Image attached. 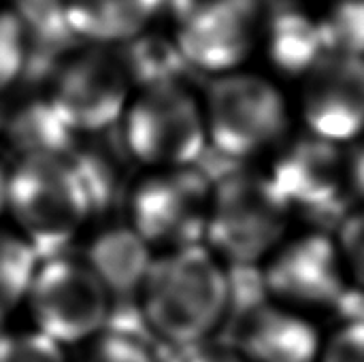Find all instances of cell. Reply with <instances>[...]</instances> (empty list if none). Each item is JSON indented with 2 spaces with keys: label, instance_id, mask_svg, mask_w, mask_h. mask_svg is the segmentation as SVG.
Instances as JSON below:
<instances>
[{
  "label": "cell",
  "instance_id": "603a6c76",
  "mask_svg": "<svg viewBox=\"0 0 364 362\" xmlns=\"http://www.w3.org/2000/svg\"><path fill=\"white\" fill-rule=\"evenodd\" d=\"M0 362H68V358L60 344L32 329L0 337Z\"/></svg>",
  "mask_w": 364,
  "mask_h": 362
},
{
  "label": "cell",
  "instance_id": "ac0fdd59",
  "mask_svg": "<svg viewBox=\"0 0 364 362\" xmlns=\"http://www.w3.org/2000/svg\"><path fill=\"white\" fill-rule=\"evenodd\" d=\"M130 81H136L143 90L177 83V77L188 66L177 43L162 36H134L128 41L124 55L119 58Z\"/></svg>",
  "mask_w": 364,
  "mask_h": 362
},
{
  "label": "cell",
  "instance_id": "5bb4252c",
  "mask_svg": "<svg viewBox=\"0 0 364 362\" xmlns=\"http://www.w3.org/2000/svg\"><path fill=\"white\" fill-rule=\"evenodd\" d=\"M154 258L156 252L128 224L94 235L83 256L111 297H139Z\"/></svg>",
  "mask_w": 364,
  "mask_h": 362
},
{
  "label": "cell",
  "instance_id": "9c48e42d",
  "mask_svg": "<svg viewBox=\"0 0 364 362\" xmlns=\"http://www.w3.org/2000/svg\"><path fill=\"white\" fill-rule=\"evenodd\" d=\"M130 85L119 58L83 51L64 62L47 100L73 134H94L124 119Z\"/></svg>",
  "mask_w": 364,
  "mask_h": 362
},
{
  "label": "cell",
  "instance_id": "ba28073f",
  "mask_svg": "<svg viewBox=\"0 0 364 362\" xmlns=\"http://www.w3.org/2000/svg\"><path fill=\"white\" fill-rule=\"evenodd\" d=\"M262 267L269 299L301 314L337 305L350 284L335 237L320 230L288 237Z\"/></svg>",
  "mask_w": 364,
  "mask_h": 362
},
{
  "label": "cell",
  "instance_id": "d4e9b609",
  "mask_svg": "<svg viewBox=\"0 0 364 362\" xmlns=\"http://www.w3.org/2000/svg\"><path fill=\"white\" fill-rule=\"evenodd\" d=\"M318 362H364V320H348L324 339Z\"/></svg>",
  "mask_w": 364,
  "mask_h": 362
},
{
  "label": "cell",
  "instance_id": "277c9868",
  "mask_svg": "<svg viewBox=\"0 0 364 362\" xmlns=\"http://www.w3.org/2000/svg\"><path fill=\"white\" fill-rule=\"evenodd\" d=\"M203 111L209 143L237 160L282 147L290 126L284 94L269 79L250 73L218 77L209 85Z\"/></svg>",
  "mask_w": 364,
  "mask_h": 362
},
{
  "label": "cell",
  "instance_id": "d6986e66",
  "mask_svg": "<svg viewBox=\"0 0 364 362\" xmlns=\"http://www.w3.org/2000/svg\"><path fill=\"white\" fill-rule=\"evenodd\" d=\"M36 269V250L15 228L0 226V322L26 303Z\"/></svg>",
  "mask_w": 364,
  "mask_h": 362
},
{
  "label": "cell",
  "instance_id": "7402d4cb",
  "mask_svg": "<svg viewBox=\"0 0 364 362\" xmlns=\"http://www.w3.org/2000/svg\"><path fill=\"white\" fill-rule=\"evenodd\" d=\"M26 23L23 19L0 6V94L6 92L26 66Z\"/></svg>",
  "mask_w": 364,
  "mask_h": 362
},
{
  "label": "cell",
  "instance_id": "8992f818",
  "mask_svg": "<svg viewBox=\"0 0 364 362\" xmlns=\"http://www.w3.org/2000/svg\"><path fill=\"white\" fill-rule=\"evenodd\" d=\"M211 192L194 166L149 171L130 190L128 226L154 252L205 245Z\"/></svg>",
  "mask_w": 364,
  "mask_h": 362
},
{
  "label": "cell",
  "instance_id": "484cf974",
  "mask_svg": "<svg viewBox=\"0 0 364 362\" xmlns=\"http://www.w3.org/2000/svg\"><path fill=\"white\" fill-rule=\"evenodd\" d=\"M346 181L348 192L364 205V137L346 149Z\"/></svg>",
  "mask_w": 364,
  "mask_h": 362
},
{
  "label": "cell",
  "instance_id": "2e32d148",
  "mask_svg": "<svg viewBox=\"0 0 364 362\" xmlns=\"http://www.w3.org/2000/svg\"><path fill=\"white\" fill-rule=\"evenodd\" d=\"M64 17L70 32L94 41H130L147 21L134 0H66Z\"/></svg>",
  "mask_w": 364,
  "mask_h": 362
},
{
  "label": "cell",
  "instance_id": "44dd1931",
  "mask_svg": "<svg viewBox=\"0 0 364 362\" xmlns=\"http://www.w3.org/2000/svg\"><path fill=\"white\" fill-rule=\"evenodd\" d=\"M73 362H156L151 348L136 335L102 331L85 341Z\"/></svg>",
  "mask_w": 364,
  "mask_h": 362
},
{
  "label": "cell",
  "instance_id": "e0dca14e",
  "mask_svg": "<svg viewBox=\"0 0 364 362\" xmlns=\"http://www.w3.org/2000/svg\"><path fill=\"white\" fill-rule=\"evenodd\" d=\"M6 134L19 158L43 154H68L73 132L58 117L49 100L30 102L13 113ZM17 158V160H19Z\"/></svg>",
  "mask_w": 364,
  "mask_h": 362
},
{
  "label": "cell",
  "instance_id": "5b68a950",
  "mask_svg": "<svg viewBox=\"0 0 364 362\" xmlns=\"http://www.w3.org/2000/svg\"><path fill=\"white\" fill-rule=\"evenodd\" d=\"M124 143L149 171L194 166L209 143L203 105L179 83L145 87L124 113Z\"/></svg>",
  "mask_w": 364,
  "mask_h": 362
},
{
  "label": "cell",
  "instance_id": "30bf717a",
  "mask_svg": "<svg viewBox=\"0 0 364 362\" xmlns=\"http://www.w3.org/2000/svg\"><path fill=\"white\" fill-rule=\"evenodd\" d=\"M177 47L183 60L209 73L228 75L254 43L258 0H175Z\"/></svg>",
  "mask_w": 364,
  "mask_h": 362
},
{
  "label": "cell",
  "instance_id": "4316f807",
  "mask_svg": "<svg viewBox=\"0 0 364 362\" xmlns=\"http://www.w3.org/2000/svg\"><path fill=\"white\" fill-rule=\"evenodd\" d=\"M186 362H245L232 348H222V346H207L196 350L194 354L188 356Z\"/></svg>",
  "mask_w": 364,
  "mask_h": 362
},
{
  "label": "cell",
  "instance_id": "8fae6325",
  "mask_svg": "<svg viewBox=\"0 0 364 362\" xmlns=\"http://www.w3.org/2000/svg\"><path fill=\"white\" fill-rule=\"evenodd\" d=\"M301 113L307 132L335 145L364 137V58L326 53L303 83Z\"/></svg>",
  "mask_w": 364,
  "mask_h": 362
},
{
  "label": "cell",
  "instance_id": "ffe728a7",
  "mask_svg": "<svg viewBox=\"0 0 364 362\" xmlns=\"http://www.w3.org/2000/svg\"><path fill=\"white\" fill-rule=\"evenodd\" d=\"M326 53L364 58V0H339L320 19Z\"/></svg>",
  "mask_w": 364,
  "mask_h": 362
},
{
  "label": "cell",
  "instance_id": "4fadbf2b",
  "mask_svg": "<svg viewBox=\"0 0 364 362\" xmlns=\"http://www.w3.org/2000/svg\"><path fill=\"white\" fill-rule=\"evenodd\" d=\"M322 344L318 326L305 314L269 301L239 320L232 350L245 362H318Z\"/></svg>",
  "mask_w": 364,
  "mask_h": 362
},
{
  "label": "cell",
  "instance_id": "6da1fadb",
  "mask_svg": "<svg viewBox=\"0 0 364 362\" xmlns=\"http://www.w3.org/2000/svg\"><path fill=\"white\" fill-rule=\"evenodd\" d=\"M139 305L158 337L173 346H198L222 326L230 307L224 262L207 245L158 252Z\"/></svg>",
  "mask_w": 364,
  "mask_h": 362
},
{
  "label": "cell",
  "instance_id": "83f0119b",
  "mask_svg": "<svg viewBox=\"0 0 364 362\" xmlns=\"http://www.w3.org/2000/svg\"><path fill=\"white\" fill-rule=\"evenodd\" d=\"M6 183H9V169L0 162V215L6 211Z\"/></svg>",
  "mask_w": 364,
  "mask_h": 362
},
{
  "label": "cell",
  "instance_id": "3957f363",
  "mask_svg": "<svg viewBox=\"0 0 364 362\" xmlns=\"http://www.w3.org/2000/svg\"><path fill=\"white\" fill-rule=\"evenodd\" d=\"M292 211L269 173L232 171L213 183L205 245L235 267L264 265L288 239Z\"/></svg>",
  "mask_w": 364,
  "mask_h": 362
},
{
  "label": "cell",
  "instance_id": "cb8c5ba5",
  "mask_svg": "<svg viewBox=\"0 0 364 362\" xmlns=\"http://www.w3.org/2000/svg\"><path fill=\"white\" fill-rule=\"evenodd\" d=\"M335 243L348 282L358 292H364V205L341 218L335 233Z\"/></svg>",
  "mask_w": 364,
  "mask_h": 362
},
{
  "label": "cell",
  "instance_id": "7a4b0ae2",
  "mask_svg": "<svg viewBox=\"0 0 364 362\" xmlns=\"http://www.w3.org/2000/svg\"><path fill=\"white\" fill-rule=\"evenodd\" d=\"M94 211L92 190L70 151L19 158L9 169L6 213L36 254L55 256Z\"/></svg>",
  "mask_w": 364,
  "mask_h": 362
},
{
  "label": "cell",
  "instance_id": "7c38bea8",
  "mask_svg": "<svg viewBox=\"0 0 364 362\" xmlns=\"http://www.w3.org/2000/svg\"><path fill=\"white\" fill-rule=\"evenodd\" d=\"M269 177L292 209H326L348 192L346 149L311 132L284 141Z\"/></svg>",
  "mask_w": 364,
  "mask_h": 362
},
{
  "label": "cell",
  "instance_id": "9a60e30c",
  "mask_svg": "<svg viewBox=\"0 0 364 362\" xmlns=\"http://www.w3.org/2000/svg\"><path fill=\"white\" fill-rule=\"evenodd\" d=\"M269 55L288 75H307L324 55L320 19H311L301 9H279L269 21Z\"/></svg>",
  "mask_w": 364,
  "mask_h": 362
},
{
  "label": "cell",
  "instance_id": "52a82bcc",
  "mask_svg": "<svg viewBox=\"0 0 364 362\" xmlns=\"http://www.w3.org/2000/svg\"><path fill=\"white\" fill-rule=\"evenodd\" d=\"M26 303L34 329L64 348L105 331L113 297L83 258L55 254L38 262Z\"/></svg>",
  "mask_w": 364,
  "mask_h": 362
}]
</instances>
